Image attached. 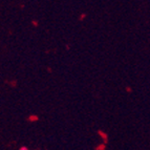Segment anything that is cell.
<instances>
[{
  "label": "cell",
  "mask_w": 150,
  "mask_h": 150,
  "mask_svg": "<svg viewBox=\"0 0 150 150\" xmlns=\"http://www.w3.org/2000/svg\"><path fill=\"white\" fill-rule=\"evenodd\" d=\"M20 149L21 150H28V148H26V147H21Z\"/></svg>",
  "instance_id": "1"
}]
</instances>
